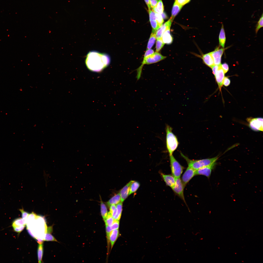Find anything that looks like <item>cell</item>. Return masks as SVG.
Listing matches in <instances>:
<instances>
[{"mask_svg": "<svg viewBox=\"0 0 263 263\" xmlns=\"http://www.w3.org/2000/svg\"><path fill=\"white\" fill-rule=\"evenodd\" d=\"M19 210L21 213L22 218L27 219L29 214L25 211L23 208L19 209Z\"/></svg>", "mask_w": 263, "mask_h": 263, "instance_id": "cell-36", "label": "cell"}, {"mask_svg": "<svg viewBox=\"0 0 263 263\" xmlns=\"http://www.w3.org/2000/svg\"><path fill=\"white\" fill-rule=\"evenodd\" d=\"M221 66L225 73H226L228 71L229 69V67L227 64L224 63L222 64H221Z\"/></svg>", "mask_w": 263, "mask_h": 263, "instance_id": "cell-39", "label": "cell"}, {"mask_svg": "<svg viewBox=\"0 0 263 263\" xmlns=\"http://www.w3.org/2000/svg\"><path fill=\"white\" fill-rule=\"evenodd\" d=\"M172 128L167 125L166 126V145L169 155L172 154L178 147V142L176 136L173 133Z\"/></svg>", "mask_w": 263, "mask_h": 263, "instance_id": "cell-3", "label": "cell"}, {"mask_svg": "<svg viewBox=\"0 0 263 263\" xmlns=\"http://www.w3.org/2000/svg\"><path fill=\"white\" fill-rule=\"evenodd\" d=\"M150 21L152 28V31L156 32L160 27L156 21L155 12L151 9H148Z\"/></svg>", "mask_w": 263, "mask_h": 263, "instance_id": "cell-12", "label": "cell"}, {"mask_svg": "<svg viewBox=\"0 0 263 263\" xmlns=\"http://www.w3.org/2000/svg\"><path fill=\"white\" fill-rule=\"evenodd\" d=\"M181 155L186 161L188 166L196 170L216 162L218 159L217 156L210 158L199 160H191L182 154L181 153Z\"/></svg>", "mask_w": 263, "mask_h": 263, "instance_id": "cell-2", "label": "cell"}, {"mask_svg": "<svg viewBox=\"0 0 263 263\" xmlns=\"http://www.w3.org/2000/svg\"><path fill=\"white\" fill-rule=\"evenodd\" d=\"M106 227V236L107 240L108 246L109 245L110 243L109 236L110 232L112 231L110 226H109L105 224Z\"/></svg>", "mask_w": 263, "mask_h": 263, "instance_id": "cell-33", "label": "cell"}, {"mask_svg": "<svg viewBox=\"0 0 263 263\" xmlns=\"http://www.w3.org/2000/svg\"><path fill=\"white\" fill-rule=\"evenodd\" d=\"M155 33L152 31L148 43L147 49H150L153 46L156 40Z\"/></svg>", "mask_w": 263, "mask_h": 263, "instance_id": "cell-24", "label": "cell"}, {"mask_svg": "<svg viewBox=\"0 0 263 263\" xmlns=\"http://www.w3.org/2000/svg\"><path fill=\"white\" fill-rule=\"evenodd\" d=\"M224 50V48H219L217 47L214 51L211 52L215 65H219L221 64V57Z\"/></svg>", "mask_w": 263, "mask_h": 263, "instance_id": "cell-9", "label": "cell"}, {"mask_svg": "<svg viewBox=\"0 0 263 263\" xmlns=\"http://www.w3.org/2000/svg\"><path fill=\"white\" fill-rule=\"evenodd\" d=\"M117 209V214L114 218V220H119L121 216L122 211V202H121L116 205Z\"/></svg>", "mask_w": 263, "mask_h": 263, "instance_id": "cell-26", "label": "cell"}, {"mask_svg": "<svg viewBox=\"0 0 263 263\" xmlns=\"http://www.w3.org/2000/svg\"><path fill=\"white\" fill-rule=\"evenodd\" d=\"M263 13H262V15L259 19V20L257 22L256 28L255 29V32L256 33H257L258 32L259 30L261 28L263 27Z\"/></svg>", "mask_w": 263, "mask_h": 263, "instance_id": "cell-30", "label": "cell"}, {"mask_svg": "<svg viewBox=\"0 0 263 263\" xmlns=\"http://www.w3.org/2000/svg\"><path fill=\"white\" fill-rule=\"evenodd\" d=\"M46 241H51L58 242L55 237L50 234L49 232L47 233L45 235V238L43 240Z\"/></svg>", "mask_w": 263, "mask_h": 263, "instance_id": "cell-32", "label": "cell"}, {"mask_svg": "<svg viewBox=\"0 0 263 263\" xmlns=\"http://www.w3.org/2000/svg\"><path fill=\"white\" fill-rule=\"evenodd\" d=\"M100 209L102 216L104 221L108 214L106 206L103 202L100 197Z\"/></svg>", "mask_w": 263, "mask_h": 263, "instance_id": "cell-21", "label": "cell"}, {"mask_svg": "<svg viewBox=\"0 0 263 263\" xmlns=\"http://www.w3.org/2000/svg\"><path fill=\"white\" fill-rule=\"evenodd\" d=\"M85 61L86 66L89 70L99 72L109 66L111 59L107 54L93 51L87 54Z\"/></svg>", "mask_w": 263, "mask_h": 263, "instance_id": "cell-1", "label": "cell"}, {"mask_svg": "<svg viewBox=\"0 0 263 263\" xmlns=\"http://www.w3.org/2000/svg\"><path fill=\"white\" fill-rule=\"evenodd\" d=\"M202 58L204 63L208 66L211 68L215 65L211 52L203 55Z\"/></svg>", "mask_w": 263, "mask_h": 263, "instance_id": "cell-15", "label": "cell"}, {"mask_svg": "<svg viewBox=\"0 0 263 263\" xmlns=\"http://www.w3.org/2000/svg\"><path fill=\"white\" fill-rule=\"evenodd\" d=\"M249 126L252 130L255 131H263V118L259 117L247 119Z\"/></svg>", "mask_w": 263, "mask_h": 263, "instance_id": "cell-6", "label": "cell"}, {"mask_svg": "<svg viewBox=\"0 0 263 263\" xmlns=\"http://www.w3.org/2000/svg\"><path fill=\"white\" fill-rule=\"evenodd\" d=\"M172 21L170 19L159 27L155 33V37L157 39L161 38L164 32L170 28Z\"/></svg>", "mask_w": 263, "mask_h": 263, "instance_id": "cell-10", "label": "cell"}, {"mask_svg": "<svg viewBox=\"0 0 263 263\" xmlns=\"http://www.w3.org/2000/svg\"><path fill=\"white\" fill-rule=\"evenodd\" d=\"M170 28L166 30L163 34L162 38L164 44H171L173 41V38L170 32Z\"/></svg>", "mask_w": 263, "mask_h": 263, "instance_id": "cell-17", "label": "cell"}, {"mask_svg": "<svg viewBox=\"0 0 263 263\" xmlns=\"http://www.w3.org/2000/svg\"><path fill=\"white\" fill-rule=\"evenodd\" d=\"M156 21L160 27L162 24L164 22L163 19L161 14L155 13Z\"/></svg>", "mask_w": 263, "mask_h": 263, "instance_id": "cell-31", "label": "cell"}, {"mask_svg": "<svg viewBox=\"0 0 263 263\" xmlns=\"http://www.w3.org/2000/svg\"><path fill=\"white\" fill-rule=\"evenodd\" d=\"M133 180H131L124 186L120 190L119 193L121 198V202H123L129 195L130 188Z\"/></svg>", "mask_w": 263, "mask_h": 263, "instance_id": "cell-13", "label": "cell"}, {"mask_svg": "<svg viewBox=\"0 0 263 263\" xmlns=\"http://www.w3.org/2000/svg\"><path fill=\"white\" fill-rule=\"evenodd\" d=\"M114 219L111 214L109 212L107 216L106 219L104 221L105 224L109 226H111L114 222Z\"/></svg>", "mask_w": 263, "mask_h": 263, "instance_id": "cell-28", "label": "cell"}, {"mask_svg": "<svg viewBox=\"0 0 263 263\" xmlns=\"http://www.w3.org/2000/svg\"><path fill=\"white\" fill-rule=\"evenodd\" d=\"M185 187L180 178H176L175 184L171 188L174 192L186 204L184 194Z\"/></svg>", "mask_w": 263, "mask_h": 263, "instance_id": "cell-5", "label": "cell"}, {"mask_svg": "<svg viewBox=\"0 0 263 263\" xmlns=\"http://www.w3.org/2000/svg\"><path fill=\"white\" fill-rule=\"evenodd\" d=\"M27 219L22 218H18L15 219L12 223L13 227L25 225L27 223Z\"/></svg>", "mask_w": 263, "mask_h": 263, "instance_id": "cell-22", "label": "cell"}, {"mask_svg": "<svg viewBox=\"0 0 263 263\" xmlns=\"http://www.w3.org/2000/svg\"><path fill=\"white\" fill-rule=\"evenodd\" d=\"M219 65H215L211 68L212 69L213 73L214 75H215L216 72L218 69Z\"/></svg>", "mask_w": 263, "mask_h": 263, "instance_id": "cell-41", "label": "cell"}, {"mask_svg": "<svg viewBox=\"0 0 263 263\" xmlns=\"http://www.w3.org/2000/svg\"><path fill=\"white\" fill-rule=\"evenodd\" d=\"M161 175L166 185L171 188L174 185L176 178L172 175L164 174L161 173Z\"/></svg>", "mask_w": 263, "mask_h": 263, "instance_id": "cell-14", "label": "cell"}, {"mask_svg": "<svg viewBox=\"0 0 263 263\" xmlns=\"http://www.w3.org/2000/svg\"><path fill=\"white\" fill-rule=\"evenodd\" d=\"M121 202V197L119 193L112 197L106 202V204L109 207L112 205H116Z\"/></svg>", "mask_w": 263, "mask_h": 263, "instance_id": "cell-18", "label": "cell"}, {"mask_svg": "<svg viewBox=\"0 0 263 263\" xmlns=\"http://www.w3.org/2000/svg\"><path fill=\"white\" fill-rule=\"evenodd\" d=\"M190 0H175V2L179 5L183 6L184 5L189 2Z\"/></svg>", "mask_w": 263, "mask_h": 263, "instance_id": "cell-35", "label": "cell"}, {"mask_svg": "<svg viewBox=\"0 0 263 263\" xmlns=\"http://www.w3.org/2000/svg\"><path fill=\"white\" fill-rule=\"evenodd\" d=\"M155 13L161 14L163 12L164 7L162 0H159L156 6L152 9Z\"/></svg>", "mask_w": 263, "mask_h": 263, "instance_id": "cell-23", "label": "cell"}, {"mask_svg": "<svg viewBox=\"0 0 263 263\" xmlns=\"http://www.w3.org/2000/svg\"><path fill=\"white\" fill-rule=\"evenodd\" d=\"M43 253V247L42 244H39L38 249V256L39 263H41Z\"/></svg>", "mask_w": 263, "mask_h": 263, "instance_id": "cell-27", "label": "cell"}, {"mask_svg": "<svg viewBox=\"0 0 263 263\" xmlns=\"http://www.w3.org/2000/svg\"><path fill=\"white\" fill-rule=\"evenodd\" d=\"M164 44L162 38L157 39L156 46V52H158L160 51L163 47Z\"/></svg>", "mask_w": 263, "mask_h": 263, "instance_id": "cell-29", "label": "cell"}, {"mask_svg": "<svg viewBox=\"0 0 263 263\" xmlns=\"http://www.w3.org/2000/svg\"><path fill=\"white\" fill-rule=\"evenodd\" d=\"M216 162L196 170V175H204L209 178L210 176L212 170L214 168Z\"/></svg>", "mask_w": 263, "mask_h": 263, "instance_id": "cell-8", "label": "cell"}, {"mask_svg": "<svg viewBox=\"0 0 263 263\" xmlns=\"http://www.w3.org/2000/svg\"><path fill=\"white\" fill-rule=\"evenodd\" d=\"M159 0H149L150 6L152 9L156 6Z\"/></svg>", "mask_w": 263, "mask_h": 263, "instance_id": "cell-40", "label": "cell"}, {"mask_svg": "<svg viewBox=\"0 0 263 263\" xmlns=\"http://www.w3.org/2000/svg\"><path fill=\"white\" fill-rule=\"evenodd\" d=\"M146 3L148 9H151V8L150 6L149 0H144Z\"/></svg>", "mask_w": 263, "mask_h": 263, "instance_id": "cell-42", "label": "cell"}, {"mask_svg": "<svg viewBox=\"0 0 263 263\" xmlns=\"http://www.w3.org/2000/svg\"><path fill=\"white\" fill-rule=\"evenodd\" d=\"M140 185L138 182L133 180L130 186L129 195L135 192L139 188Z\"/></svg>", "mask_w": 263, "mask_h": 263, "instance_id": "cell-25", "label": "cell"}, {"mask_svg": "<svg viewBox=\"0 0 263 263\" xmlns=\"http://www.w3.org/2000/svg\"><path fill=\"white\" fill-rule=\"evenodd\" d=\"M169 158L172 175L175 178H180L184 167L176 160L172 154L169 155Z\"/></svg>", "mask_w": 263, "mask_h": 263, "instance_id": "cell-4", "label": "cell"}, {"mask_svg": "<svg viewBox=\"0 0 263 263\" xmlns=\"http://www.w3.org/2000/svg\"><path fill=\"white\" fill-rule=\"evenodd\" d=\"M182 6L179 5L175 2L172 7L171 16L170 19L173 21L175 17L180 11Z\"/></svg>", "mask_w": 263, "mask_h": 263, "instance_id": "cell-20", "label": "cell"}, {"mask_svg": "<svg viewBox=\"0 0 263 263\" xmlns=\"http://www.w3.org/2000/svg\"><path fill=\"white\" fill-rule=\"evenodd\" d=\"M226 37L223 25L222 24V27L219 35V42L220 45L223 48L225 47L226 41Z\"/></svg>", "mask_w": 263, "mask_h": 263, "instance_id": "cell-19", "label": "cell"}, {"mask_svg": "<svg viewBox=\"0 0 263 263\" xmlns=\"http://www.w3.org/2000/svg\"><path fill=\"white\" fill-rule=\"evenodd\" d=\"M230 83V80L227 77H224L223 80V84L225 86H228Z\"/></svg>", "mask_w": 263, "mask_h": 263, "instance_id": "cell-38", "label": "cell"}, {"mask_svg": "<svg viewBox=\"0 0 263 263\" xmlns=\"http://www.w3.org/2000/svg\"><path fill=\"white\" fill-rule=\"evenodd\" d=\"M25 225L13 227L14 231L19 233H20L24 229Z\"/></svg>", "mask_w": 263, "mask_h": 263, "instance_id": "cell-37", "label": "cell"}, {"mask_svg": "<svg viewBox=\"0 0 263 263\" xmlns=\"http://www.w3.org/2000/svg\"><path fill=\"white\" fill-rule=\"evenodd\" d=\"M195 175H196V170L188 166L183 175L181 180L185 187Z\"/></svg>", "mask_w": 263, "mask_h": 263, "instance_id": "cell-7", "label": "cell"}, {"mask_svg": "<svg viewBox=\"0 0 263 263\" xmlns=\"http://www.w3.org/2000/svg\"><path fill=\"white\" fill-rule=\"evenodd\" d=\"M221 64L214 75L216 82L218 84L220 90L221 91V88L223 85V82L225 77V73L222 68Z\"/></svg>", "mask_w": 263, "mask_h": 263, "instance_id": "cell-11", "label": "cell"}, {"mask_svg": "<svg viewBox=\"0 0 263 263\" xmlns=\"http://www.w3.org/2000/svg\"><path fill=\"white\" fill-rule=\"evenodd\" d=\"M119 235L118 229L113 230L110 232L109 236V241L111 244V249L119 237Z\"/></svg>", "mask_w": 263, "mask_h": 263, "instance_id": "cell-16", "label": "cell"}, {"mask_svg": "<svg viewBox=\"0 0 263 263\" xmlns=\"http://www.w3.org/2000/svg\"><path fill=\"white\" fill-rule=\"evenodd\" d=\"M119 220H114L112 225L110 226L112 230L118 229L119 227Z\"/></svg>", "mask_w": 263, "mask_h": 263, "instance_id": "cell-34", "label": "cell"}]
</instances>
